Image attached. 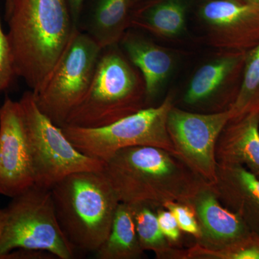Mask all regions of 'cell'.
Returning <instances> with one entry per match:
<instances>
[{
  "instance_id": "obj_19",
  "label": "cell",
  "mask_w": 259,
  "mask_h": 259,
  "mask_svg": "<svg viewBox=\"0 0 259 259\" xmlns=\"http://www.w3.org/2000/svg\"><path fill=\"white\" fill-rule=\"evenodd\" d=\"M244 58L242 54H231L201 66L191 79L184 101L194 105L212 96L228 81Z\"/></svg>"
},
{
  "instance_id": "obj_5",
  "label": "cell",
  "mask_w": 259,
  "mask_h": 259,
  "mask_svg": "<svg viewBox=\"0 0 259 259\" xmlns=\"http://www.w3.org/2000/svg\"><path fill=\"white\" fill-rule=\"evenodd\" d=\"M3 209L0 259L16 249L44 250L71 259L75 250L61 229L51 190L32 185Z\"/></svg>"
},
{
  "instance_id": "obj_9",
  "label": "cell",
  "mask_w": 259,
  "mask_h": 259,
  "mask_svg": "<svg viewBox=\"0 0 259 259\" xmlns=\"http://www.w3.org/2000/svg\"><path fill=\"white\" fill-rule=\"evenodd\" d=\"M231 119L229 109L217 113L199 114L174 106L168 112L167 130L175 155L210 185L217 179L218 139Z\"/></svg>"
},
{
  "instance_id": "obj_16",
  "label": "cell",
  "mask_w": 259,
  "mask_h": 259,
  "mask_svg": "<svg viewBox=\"0 0 259 259\" xmlns=\"http://www.w3.org/2000/svg\"><path fill=\"white\" fill-rule=\"evenodd\" d=\"M134 0H95L77 28L103 49L118 44L131 25Z\"/></svg>"
},
{
  "instance_id": "obj_1",
  "label": "cell",
  "mask_w": 259,
  "mask_h": 259,
  "mask_svg": "<svg viewBox=\"0 0 259 259\" xmlns=\"http://www.w3.org/2000/svg\"><path fill=\"white\" fill-rule=\"evenodd\" d=\"M5 20L17 76L37 93L77 28L66 0H5Z\"/></svg>"
},
{
  "instance_id": "obj_18",
  "label": "cell",
  "mask_w": 259,
  "mask_h": 259,
  "mask_svg": "<svg viewBox=\"0 0 259 259\" xmlns=\"http://www.w3.org/2000/svg\"><path fill=\"white\" fill-rule=\"evenodd\" d=\"M131 25L165 37L177 36L185 30L186 5L183 0L143 5L132 13Z\"/></svg>"
},
{
  "instance_id": "obj_11",
  "label": "cell",
  "mask_w": 259,
  "mask_h": 259,
  "mask_svg": "<svg viewBox=\"0 0 259 259\" xmlns=\"http://www.w3.org/2000/svg\"><path fill=\"white\" fill-rule=\"evenodd\" d=\"M188 204L193 209L199 227L196 245L202 249L222 251L254 235L238 214L221 203L207 182H204Z\"/></svg>"
},
{
  "instance_id": "obj_12",
  "label": "cell",
  "mask_w": 259,
  "mask_h": 259,
  "mask_svg": "<svg viewBox=\"0 0 259 259\" xmlns=\"http://www.w3.org/2000/svg\"><path fill=\"white\" fill-rule=\"evenodd\" d=\"M199 15L213 45L243 49L259 42V8L243 0H209Z\"/></svg>"
},
{
  "instance_id": "obj_29",
  "label": "cell",
  "mask_w": 259,
  "mask_h": 259,
  "mask_svg": "<svg viewBox=\"0 0 259 259\" xmlns=\"http://www.w3.org/2000/svg\"><path fill=\"white\" fill-rule=\"evenodd\" d=\"M259 112V102L258 104H257L254 107H253V109H252L251 110H250V112Z\"/></svg>"
},
{
  "instance_id": "obj_25",
  "label": "cell",
  "mask_w": 259,
  "mask_h": 259,
  "mask_svg": "<svg viewBox=\"0 0 259 259\" xmlns=\"http://www.w3.org/2000/svg\"><path fill=\"white\" fill-rule=\"evenodd\" d=\"M158 225L162 233L172 245L180 241L182 231L176 218L171 211L165 208H160L156 210Z\"/></svg>"
},
{
  "instance_id": "obj_2",
  "label": "cell",
  "mask_w": 259,
  "mask_h": 259,
  "mask_svg": "<svg viewBox=\"0 0 259 259\" xmlns=\"http://www.w3.org/2000/svg\"><path fill=\"white\" fill-rule=\"evenodd\" d=\"M120 202L155 210L168 202L188 204L206 182L175 153L151 146L122 148L102 169Z\"/></svg>"
},
{
  "instance_id": "obj_3",
  "label": "cell",
  "mask_w": 259,
  "mask_h": 259,
  "mask_svg": "<svg viewBox=\"0 0 259 259\" xmlns=\"http://www.w3.org/2000/svg\"><path fill=\"white\" fill-rule=\"evenodd\" d=\"M56 217L74 250L94 253L108 236L120 203L106 175L76 172L51 189Z\"/></svg>"
},
{
  "instance_id": "obj_10",
  "label": "cell",
  "mask_w": 259,
  "mask_h": 259,
  "mask_svg": "<svg viewBox=\"0 0 259 259\" xmlns=\"http://www.w3.org/2000/svg\"><path fill=\"white\" fill-rule=\"evenodd\" d=\"M35 185L31 155L19 101L0 106V194L15 196Z\"/></svg>"
},
{
  "instance_id": "obj_17",
  "label": "cell",
  "mask_w": 259,
  "mask_h": 259,
  "mask_svg": "<svg viewBox=\"0 0 259 259\" xmlns=\"http://www.w3.org/2000/svg\"><path fill=\"white\" fill-rule=\"evenodd\" d=\"M129 204L120 202L106 240L95 252L97 259H139L144 255Z\"/></svg>"
},
{
  "instance_id": "obj_27",
  "label": "cell",
  "mask_w": 259,
  "mask_h": 259,
  "mask_svg": "<svg viewBox=\"0 0 259 259\" xmlns=\"http://www.w3.org/2000/svg\"><path fill=\"white\" fill-rule=\"evenodd\" d=\"M243 1L245 2V3H249V4L254 5V6H256L259 8V0H243Z\"/></svg>"
},
{
  "instance_id": "obj_24",
  "label": "cell",
  "mask_w": 259,
  "mask_h": 259,
  "mask_svg": "<svg viewBox=\"0 0 259 259\" xmlns=\"http://www.w3.org/2000/svg\"><path fill=\"white\" fill-rule=\"evenodd\" d=\"M163 208L171 211L176 218L181 231L188 233L195 239L199 236V227L193 209L189 204L177 202H168Z\"/></svg>"
},
{
  "instance_id": "obj_22",
  "label": "cell",
  "mask_w": 259,
  "mask_h": 259,
  "mask_svg": "<svg viewBox=\"0 0 259 259\" xmlns=\"http://www.w3.org/2000/svg\"><path fill=\"white\" fill-rule=\"evenodd\" d=\"M187 259H259V237L249 239L222 251H208L194 245L187 250Z\"/></svg>"
},
{
  "instance_id": "obj_6",
  "label": "cell",
  "mask_w": 259,
  "mask_h": 259,
  "mask_svg": "<svg viewBox=\"0 0 259 259\" xmlns=\"http://www.w3.org/2000/svg\"><path fill=\"white\" fill-rule=\"evenodd\" d=\"M173 107V96L168 95L158 106L146 107L108 125L61 129L78 151L104 163L117 151L132 146H156L175 154L167 130L168 112Z\"/></svg>"
},
{
  "instance_id": "obj_20",
  "label": "cell",
  "mask_w": 259,
  "mask_h": 259,
  "mask_svg": "<svg viewBox=\"0 0 259 259\" xmlns=\"http://www.w3.org/2000/svg\"><path fill=\"white\" fill-rule=\"evenodd\" d=\"M129 204L140 244L144 251L153 252L158 258L187 259L186 250L174 248L162 233L154 209L144 203Z\"/></svg>"
},
{
  "instance_id": "obj_4",
  "label": "cell",
  "mask_w": 259,
  "mask_h": 259,
  "mask_svg": "<svg viewBox=\"0 0 259 259\" xmlns=\"http://www.w3.org/2000/svg\"><path fill=\"white\" fill-rule=\"evenodd\" d=\"M138 71L117 44L102 49L88 93L64 126L97 128L146 108V86Z\"/></svg>"
},
{
  "instance_id": "obj_26",
  "label": "cell",
  "mask_w": 259,
  "mask_h": 259,
  "mask_svg": "<svg viewBox=\"0 0 259 259\" xmlns=\"http://www.w3.org/2000/svg\"><path fill=\"white\" fill-rule=\"evenodd\" d=\"M86 0H66L68 6H69L70 13H71V18L74 21V25L76 28L79 24L80 17H81V12L84 6V3Z\"/></svg>"
},
{
  "instance_id": "obj_14",
  "label": "cell",
  "mask_w": 259,
  "mask_h": 259,
  "mask_svg": "<svg viewBox=\"0 0 259 259\" xmlns=\"http://www.w3.org/2000/svg\"><path fill=\"white\" fill-rule=\"evenodd\" d=\"M218 164L241 165L259 178V112L230 120L215 147Z\"/></svg>"
},
{
  "instance_id": "obj_28",
  "label": "cell",
  "mask_w": 259,
  "mask_h": 259,
  "mask_svg": "<svg viewBox=\"0 0 259 259\" xmlns=\"http://www.w3.org/2000/svg\"><path fill=\"white\" fill-rule=\"evenodd\" d=\"M3 209H0V236H1L2 226H3Z\"/></svg>"
},
{
  "instance_id": "obj_8",
  "label": "cell",
  "mask_w": 259,
  "mask_h": 259,
  "mask_svg": "<svg viewBox=\"0 0 259 259\" xmlns=\"http://www.w3.org/2000/svg\"><path fill=\"white\" fill-rule=\"evenodd\" d=\"M102 50L76 28L49 79L33 93L40 111L59 127L66 125L88 93Z\"/></svg>"
},
{
  "instance_id": "obj_21",
  "label": "cell",
  "mask_w": 259,
  "mask_h": 259,
  "mask_svg": "<svg viewBox=\"0 0 259 259\" xmlns=\"http://www.w3.org/2000/svg\"><path fill=\"white\" fill-rule=\"evenodd\" d=\"M244 61L241 88L229 108L231 120L248 113L259 102V42L245 56Z\"/></svg>"
},
{
  "instance_id": "obj_30",
  "label": "cell",
  "mask_w": 259,
  "mask_h": 259,
  "mask_svg": "<svg viewBox=\"0 0 259 259\" xmlns=\"http://www.w3.org/2000/svg\"><path fill=\"white\" fill-rule=\"evenodd\" d=\"M143 1V0H134L135 5H137L139 2Z\"/></svg>"
},
{
  "instance_id": "obj_7",
  "label": "cell",
  "mask_w": 259,
  "mask_h": 259,
  "mask_svg": "<svg viewBox=\"0 0 259 259\" xmlns=\"http://www.w3.org/2000/svg\"><path fill=\"white\" fill-rule=\"evenodd\" d=\"M18 101L23 111L35 185L51 190L71 174L103 169L104 162L78 151L61 127L40 111L31 90L25 92Z\"/></svg>"
},
{
  "instance_id": "obj_13",
  "label": "cell",
  "mask_w": 259,
  "mask_h": 259,
  "mask_svg": "<svg viewBox=\"0 0 259 259\" xmlns=\"http://www.w3.org/2000/svg\"><path fill=\"white\" fill-rule=\"evenodd\" d=\"M212 187L221 203L259 237V178L241 165L218 164Z\"/></svg>"
},
{
  "instance_id": "obj_15",
  "label": "cell",
  "mask_w": 259,
  "mask_h": 259,
  "mask_svg": "<svg viewBox=\"0 0 259 259\" xmlns=\"http://www.w3.org/2000/svg\"><path fill=\"white\" fill-rule=\"evenodd\" d=\"M125 56L142 75L149 102L159 91L171 74L175 59L171 53L148 39L131 31L120 40Z\"/></svg>"
},
{
  "instance_id": "obj_23",
  "label": "cell",
  "mask_w": 259,
  "mask_h": 259,
  "mask_svg": "<svg viewBox=\"0 0 259 259\" xmlns=\"http://www.w3.org/2000/svg\"><path fill=\"white\" fill-rule=\"evenodd\" d=\"M15 76L17 75L9 39L3 31L0 16V93L10 88Z\"/></svg>"
}]
</instances>
